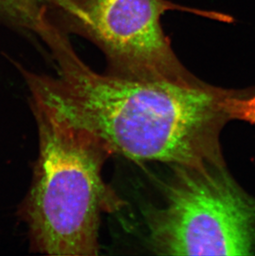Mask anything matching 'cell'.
<instances>
[{
	"label": "cell",
	"mask_w": 255,
	"mask_h": 256,
	"mask_svg": "<svg viewBox=\"0 0 255 256\" xmlns=\"http://www.w3.org/2000/svg\"><path fill=\"white\" fill-rule=\"evenodd\" d=\"M226 107L230 118L246 121L255 126V94L240 97L230 92L227 97Z\"/></svg>",
	"instance_id": "6"
},
{
	"label": "cell",
	"mask_w": 255,
	"mask_h": 256,
	"mask_svg": "<svg viewBox=\"0 0 255 256\" xmlns=\"http://www.w3.org/2000/svg\"><path fill=\"white\" fill-rule=\"evenodd\" d=\"M180 10L169 0H58L56 11L70 31L103 52L106 72L135 80L179 85L200 82L184 66L162 18Z\"/></svg>",
	"instance_id": "4"
},
{
	"label": "cell",
	"mask_w": 255,
	"mask_h": 256,
	"mask_svg": "<svg viewBox=\"0 0 255 256\" xmlns=\"http://www.w3.org/2000/svg\"><path fill=\"white\" fill-rule=\"evenodd\" d=\"M39 152L22 216L32 250L48 256H94L102 216L126 205L103 178L114 154L98 136L74 126L31 96Z\"/></svg>",
	"instance_id": "2"
},
{
	"label": "cell",
	"mask_w": 255,
	"mask_h": 256,
	"mask_svg": "<svg viewBox=\"0 0 255 256\" xmlns=\"http://www.w3.org/2000/svg\"><path fill=\"white\" fill-rule=\"evenodd\" d=\"M172 168L164 205L145 209L154 254H255V198L234 181L224 162Z\"/></svg>",
	"instance_id": "3"
},
{
	"label": "cell",
	"mask_w": 255,
	"mask_h": 256,
	"mask_svg": "<svg viewBox=\"0 0 255 256\" xmlns=\"http://www.w3.org/2000/svg\"><path fill=\"white\" fill-rule=\"evenodd\" d=\"M58 0H0V12L39 36L51 24Z\"/></svg>",
	"instance_id": "5"
},
{
	"label": "cell",
	"mask_w": 255,
	"mask_h": 256,
	"mask_svg": "<svg viewBox=\"0 0 255 256\" xmlns=\"http://www.w3.org/2000/svg\"><path fill=\"white\" fill-rule=\"evenodd\" d=\"M42 40L58 76L26 72L31 96L102 138L114 154L172 166L223 162L219 138L230 120L226 107L230 92L203 82L179 85L97 72L58 26Z\"/></svg>",
	"instance_id": "1"
}]
</instances>
